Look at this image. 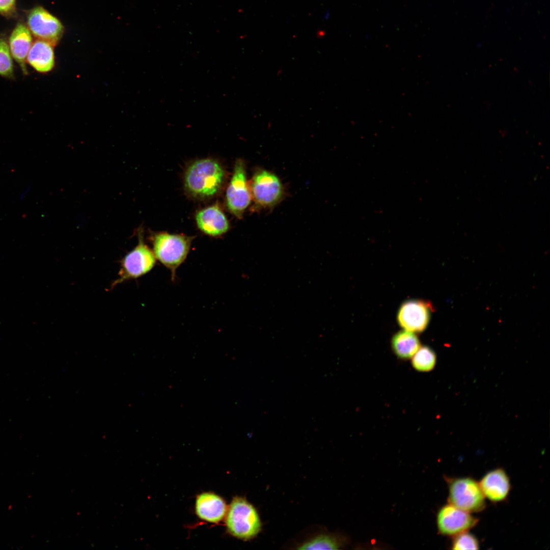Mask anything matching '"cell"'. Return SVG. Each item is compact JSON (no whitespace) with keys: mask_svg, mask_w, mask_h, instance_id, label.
<instances>
[{"mask_svg":"<svg viewBox=\"0 0 550 550\" xmlns=\"http://www.w3.org/2000/svg\"><path fill=\"white\" fill-rule=\"evenodd\" d=\"M226 522L232 535L245 541L256 537L263 529L258 510L242 497L233 499L228 508Z\"/></svg>","mask_w":550,"mask_h":550,"instance_id":"7a4b0ae2","label":"cell"},{"mask_svg":"<svg viewBox=\"0 0 550 550\" xmlns=\"http://www.w3.org/2000/svg\"><path fill=\"white\" fill-rule=\"evenodd\" d=\"M452 548L456 550L478 549L479 543L474 535L466 531L454 536Z\"/></svg>","mask_w":550,"mask_h":550,"instance_id":"ffe728a7","label":"cell"},{"mask_svg":"<svg viewBox=\"0 0 550 550\" xmlns=\"http://www.w3.org/2000/svg\"><path fill=\"white\" fill-rule=\"evenodd\" d=\"M449 501L450 504L471 513L481 511L486 505L479 482L470 477L449 480Z\"/></svg>","mask_w":550,"mask_h":550,"instance_id":"277c9868","label":"cell"},{"mask_svg":"<svg viewBox=\"0 0 550 550\" xmlns=\"http://www.w3.org/2000/svg\"><path fill=\"white\" fill-rule=\"evenodd\" d=\"M53 47L48 42L37 39L33 42L26 62L38 72L47 73L51 71L55 63Z\"/></svg>","mask_w":550,"mask_h":550,"instance_id":"9a60e30c","label":"cell"},{"mask_svg":"<svg viewBox=\"0 0 550 550\" xmlns=\"http://www.w3.org/2000/svg\"><path fill=\"white\" fill-rule=\"evenodd\" d=\"M229 211L236 217L241 218L250 205L252 197L246 176V167L243 160H236L226 195Z\"/></svg>","mask_w":550,"mask_h":550,"instance_id":"52a82bcc","label":"cell"},{"mask_svg":"<svg viewBox=\"0 0 550 550\" xmlns=\"http://www.w3.org/2000/svg\"><path fill=\"white\" fill-rule=\"evenodd\" d=\"M196 511L198 516L205 521L217 523L222 520L227 512L223 499L210 492L199 494L196 499Z\"/></svg>","mask_w":550,"mask_h":550,"instance_id":"5bb4252c","label":"cell"},{"mask_svg":"<svg viewBox=\"0 0 550 550\" xmlns=\"http://www.w3.org/2000/svg\"><path fill=\"white\" fill-rule=\"evenodd\" d=\"M193 238L166 232L155 233L151 236L155 257L170 270L172 281L175 278L177 269L187 257Z\"/></svg>","mask_w":550,"mask_h":550,"instance_id":"3957f363","label":"cell"},{"mask_svg":"<svg viewBox=\"0 0 550 550\" xmlns=\"http://www.w3.org/2000/svg\"><path fill=\"white\" fill-rule=\"evenodd\" d=\"M252 199L260 208H271L278 204L284 195L279 177L264 169L257 170L249 184Z\"/></svg>","mask_w":550,"mask_h":550,"instance_id":"5b68a950","label":"cell"},{"mask_svg":"<svg viewBox=\"0 0 550 550\" xmlns=\"http://www.w3.org/2000/svg\"><path fill=\"white\" fill-rule=\"evenodd\" d=\"M0 14L12 17L16 14V0H0Z\"/></svg>","mask_w":550,"mask_h":550,"instance_id":"44dd1931","label":"cell"},{"mask_svg":"<svg viewBox=\"0 0 550 550\" xmlns=\"http://www.w3.org/2000/svg\"><path fill=\"white\" fill-rule=\"evenodd\" d=\"M28 27L37 39L54 46L61 38L64 27L59 19L41 6L31 10L27 15Z\"/></svg>","mask_w":550,"mask_h":550,"instance_id":"ba28073f","label":"cell"},{"mask_svg":"<svg viewBox=\"0 0 550 550\" xmlns=\"http://www.w3.org/2000/svg\"><path fill=\"white\" fill-rule=\"evenodd\" d=\"M479 483L485 498L493 502L505 500L510 489L509 478L501 468L487 473Z\"/></svg>","mask_w":550,"mask_h":550,"instance_id":"8fae6325","label":"cell"},{"mask_svg":"<svg viewBox=\"0 0 550 550\" xmlns=\"http://www.w3.org/2000/svg\"><path fill=\"white\" fill-rule=\"evenodd\" d=\"M30 189V185L28 187L26 190L21 195V196H20V199H22L24 196L29 191Z\"/></svg>","mask_w":550,"mask_h":550,"instance_id":"7402d4cb","label":"cell"},{"mask_svg":"<svg viewBox=\"0 0 550 550\" xmlns=\"http://www.w3.org/2000/svg\"><path fill=\"white\" fill-rule=\"evenodd\" d=\"M156 260L153 251L140 237L138 245L122 259L118 278L112 286L146 274L154 267Z\"/></svg>","mask_w":550,"mask_h":550,"instance_id":"8992f818","label":"cell"},{"mask_svg":"<svg viewBox=\"0 0 550 550\" xmlns=\"http://www.w3.org/2000/svg\"><path fill=\"white\" fill-rule=\"evenodd\" d=\"M431 304L421 300H409L403 303L397 315L400 325L405 330L413 333L423 331L429 322Z\"/></svg>","mask_w":550,"mask_h":550,"instance_id":"30bf717a","label":"cell"},{"mask_svg":"<svg viewBox=\"0 0 550 550\" xmlns=\"http://www.w3.org/2000/svg\"><path fill=\"white\" fill-rule=\"evenodd\" d=\"M343 545L341 538L329 533L315 534L295 545L296 549H338Z\"/></svg>","mask_w":550,"mask_h":550,"instance_id":"e0dca14e","label":"cell"},{"mask_svg":"<svg viewBox=\"0 0 550 550\" xmlns=\"http://www.w3.org/2000/svg\"><path fill=\"white\" fill-rule=\"evenodd\" d=\"M391 345L395 354L403 360L411 358L420 347L419 340L414 333L405 329L393 337Z\"/></svg>","mask_w":550,"mask_h":550,"instance_id":"2e32d148","label":"cell"},{"mask_svg":"<svg viewBox=\"0 0 550 550\" xmlns=\"http://www.w3.org/2000/svg\"><path fill=\"white\" fill-rule=\"evenodd\" d=\"M226 171L217 160L207 158L197 160L187 168L184 178L187 194L198 199H207L217 195L226 180Z\"/></svg>","mask_w":550,"mask_h":550,"instance_id":"6da1fadb","label":"cell"},{"mask_svg":"<svg viewBox=\"0 0 550 550\" xmlns=\"http://www.w3.org/2000/svg\"><path fill=\"white\" fill-rule=\"evenodd\" d=\"M196 221L199 229L211 236L222 235L229 228L226 215L216 204L199 211L196 215Z\"/></svg>","mask_w":550,"mask_h":550,"instance_id":"7c38bea8","label":"cell"},{"mask_svg":"<svg viewBox=\"0 0 550 550\" xmlns=\"http://www.w3.org/2000/svg\"><path fill=\"white\" fill-rule=\"evenodd\" d=\"M8 43L0 38V75L9 78L14 77V65Z\"/></svg>","mask_w":550,"mask_h":550,"instance_id":"d6986e66","label":"cell"},{"mask_svg":"<svg viewBox=\"0 0 550 550\" xmlns=\"http://www.w3.org/2000/svg\"><path fill=\"white\" fill-rule=\"evenodd\" d=\"M478 519L471 513L451 504L443 506L437 515V525L440 533L454 536L468 531L476 525Z\"/></svg>","mask_w":550,"mask_h":550,"instance_id":"9c48e42d","label":"cell"},{"mask_svg":"<svg viewBox=\"0 0 550 550\" xmlns=\"http://www.w3.org/2000/svg\"><path fill=\"white\" fill-rule=\"evenodd\" d=\"M32 44V37L28 27L21 22L18 23L10 36L8 45L12 58L25 75L28 73L26 58Z\"/></svg>","mask_w":550,"mask_h":550,"instance_id":"4fadbf2b","label":"cell"},{"mask_svg":"<svg viewBox=\"0 0 550 550\" xmlns=\"http://www.w3.org/2000/svg\"><path fill=\"white\" fill-rule=\"evenodd\" d=\"M411 358L413 367L420 372L432 370L436 364L435 354L428 346H420Z\"/></svg>","mask_w":550,"mask_h":550,"instance_id":"ac0fdd59","label":"cell"}]
</instances>
